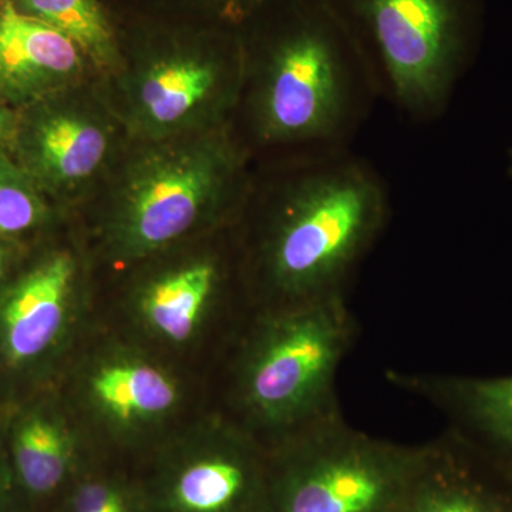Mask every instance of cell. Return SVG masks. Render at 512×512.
<instances>
[{"label": "cell", "mask_w": 512, "mask_h": 512, "mask_svg": "<svg viewBox=\"0 0 512 512\" xmlns=\"http://www.w3.org/2000/svg\"><path fill=\"white\" fill-rule=\"evenodd\" d=\"M389 214L382 178L350 150L255 163L235 224L252 308L345 295Z\"/></svg>", "instance_id": "cell-1"}, {"label": "cell", "mask_w": 512, "mask_h": 512, "mask_svg": "<svg viewBox=\"0 0 512 512\" xmlns=\"http://www.w3.org/2000/svg\"><path fill=\"white\" fill-rule=\"evenodd\" d=\"M274 2L275 18L241 33L235 134L254 164L349 150L377 97L365 64L325 0Z\"/></svg>", "instance_id": "cell-2"}, {"label": "cell", "mask_w": 512, "mask_h": 512, "mask_svg": "<svg viewBox=\"0 0 512 512\" xmlns=\"http://www.w3.org/2000/svg\"><path fill=\"white\" fill-rule=\"evenodd\" d=\"M254 161L232 124L130 140L103 184L70 220L96 274H123L165 249L237 224Z\"/></svg>", "instance_id": "cell-3"}, {"label": "cell", "mask_w": 512, "mask_h": 512, "mask_svg": "<svg viewBox=\"0 0 512 512\" xmlns=\"http://www.w3.org/2000/svg\"><path fill=\"white\" fill-rule=\"evenodd\" d=\"M357 333L345 295L254 309L217 365L212 406L268 451L338 419L336 379Z\"/></svg>", "instance_id": "cell-4"}, {"label": "cell", "mask_w": 512, "mask_h": 512, "mask_svg": "<svg viewBox=\"0 0 512 512\" xmlns=\"http://www.w3.org/2000/svg\"><path fill=\"white\" fill-rule=\"evenodd\" d=\"M119 278L121 332L178 365L205 348L218 365L254 311L235 225L165 249Z\"/></svg>", "instance_id": "cell-5"}, {"label": "cell", "mask_w": 512, "mask_h": 512, "mask_svg": "<svg viewBox=\"0 0 512 512\" xmlns=\"http://www.w3.org/2000/svg\"><path fill=\"white\" fill-rule=\"evenodd\" d=\"M377 97L410 120L446 113L476 45L477 0H325Z\"/></svg>", "instance_id": "cell-6"}, {"label": "cell", "mask_w": 512, "mask_h": 512, "mask_svg": "<svg viewBox=\"0 0 512 512\" xmlns=\"http://www.w3.org/2000/svg\"><path fill=\"white\" fill-rule=\"evenodd\" d=\"M97 84L130 140L200 133L234 120L244 77L241 32L121 49Z\"/></svg>", "instance_id": "cell-7"}, {"label": "cell", "mask_w": 512, "mask_h": 512, "mask_svg": "<svg viewBox=\"0 0 512 512\" xmlns=\"http://www.w3.org/2000/svg\"><path fill=\"white\" fill-rule=\"evenodd\" d=\"M66 365L63 397L92 443L157 448L204 412L181 365L117 329L90 326Z\"/></svg>", "instance_id": "cell-8"}, {"label": "cell", "mask_w": 512, "mask_h": 512, "mask_svg": "<svg viewBox=\"0 0 512 512\" xmlns=\"http://www.w3.org/2000/svg\"><path fill=\"white\" fill-rule=\"evenodd\" d=\"M268 453L266 512H400L424 444L377 439L340 416Z\"/></svg>", "instance_id": "cell-9"}, {"label": "cell", "mask_w": 512, "mask_h": 512, "mask_svg": "<svg viewBox=\"0 0 512 512\" xmlns=\"http://www.w3.org/2000/svg\"><path fill=\"white\" fill-rule=\"evenodd\" d=\"M19 111L9 154L67 215L92 198L130 137L97 84L70 87Z\"/></svg>", "instance_id": "cell-10"}, {"label": "cell", "mask_w": 512, "mask_h": 512, "mask_svg": "<svg viewBox=\"0 0 512 512\" xmlns=\"http://www.w3.org/2000/svg\"><path fill=\"white\" fill-rule=\"evenodd\" d=\"M96 269L79 231L0 288V359L28 372L69 359L90 328Z\"/></svg>", "instance_id": "cell-11"}, {"label": "cell", "mask_w": 512, "mask_h": 512, "mask_svg": "<svg viewBox=\"0 0 512 512\" xmlns=\"http://www.w3.org/2000/svg\"><path fill=\"white\" fill-rule=\"evenodd\" d=\"M157 448L165 512H266L268 450L212 404Z\"/></svg>", "instance_id": "cell-12"}, {"label": "cell", "mask_w": 512, "mask_h": 512, "mask_svg": "<svg viewBox=\"0 0 512 512\" xmlns=\"http://www.w3.org/2000/svg\"><path fill=\"white\" fill-rule=\"evenodd\" d=\"M73 40L0 0V101L16 110L97 79Z\"/></svg>", "instance_id": "cell-13"}, {"label": "cell", "mask_w": 512, "mask_h": 512, "mask_svg": "<svg viewBox=\"0 0 512 512\" xmlns=\"http://www.w3.org/2000/svg\"><path fill=\"white\" fill-rule=\"evenodd\" d=\"M387 382L423 399L447 429L512 473V375L480 377L389 369Z\"/></svg>", "instance_id": "cell-14"}, {"label": "cell", "mask_w": 512, "mask_h": 512, "mask_svg": "<svg viewBox=\"0 0 512 512\" xmlns=\"http://www.w3.org/2000/svg\"><path fill=\"white\" fill-rule=\"evenodd\" d=\"M400 512H512V473L446 429L424 443Z\"/></svg>", "instance_id": "cell-15"}, {"label": "cell", "mask_w": 512, "mask_h": 512, "mask_svg": "<svg viewBox=\"0 0 512 512\" xmlns=\"http://www.w3.org/2000/svg\"><path fill=\"white\" fill-rule=\"evenodd\" d=\"M92 444L63 394L26 404L9 427L13 467L20 484L33 495L59 490Z\"/></svg>", "instance_id": "cell-16"}, {"label": "cell", "mask_w": 512, "mask_h": 512, "mask_svg": "<svg viewBox=\"0 0 512 512\" xmlns=\"http://www.w3.org/2000/svg\"><path fill=\"white\" fill-rule=\"evenodd\" d=\"M30 16L73 40L97 76L113 73L121 60L120 40L97 0H10ZM97 77V79H99Z\"/></svg>", "instance_id": "cell-17"}, {"label": "cell", "mask_w": 512, "mask_h": 512, "mask_svg": "<svg viewBox=\"0 0 512 512\" xmlns=\"http://www.w3.org/2000/svg\"><path fill=\"white\" fill-rule=\"evenodd\" d=\"M64 218L9 151H0V239L12 241Z\"/></svg>", "instance_id": "cell-18"}, {"label": "cell", "mask_w": 512, "mask_h": 512, "mask_svg": "<svg viewBox=\"0 0 512 512\" xmlns=\"http://www.w3.org/2000/svg\"><path fill=\"white\" fill-rule=\"evenodd\" d=\"M18 120L19 111L0 101V151H10Z\"/></svg>", "instance_id": "cell-19"}, {"label": "cell", "mask_w": 512, "mask_h": 512, "mask_svg": "<svg viewBox=\"0 0 512 512\" xmlns=\"http://www.w3.org/2000/svg\"><path fill=\"white\" fill-rule=\"evenodd\" d=\"M10 261H12V248H10L9 241L0 239V288L8 278Z\"/></svg>", "instance_id": "cell-20"}, {"label": "cell", "mask_w": 512, "mask_h": 512, "mask_svg": "<svg viewBox=\"0 0 512 512\" xmlns=\"http://www.w3.org/2000/svg\"><path fill=\"white\" fill-rule=\"evenodd\" d=\"M73 512H136V510H134V505H131V507L103 508V510H87Z\"/></svg>", "instance_id": "cell-21"}, {"label": "cell", "mask_w": 512, "mask_h": 512, "mask_svg": "<svg viewBox=\"0 0 512 512\" xmlns=\"http://www.w3.org/2000/svg\"><path fill=\"white\" fill-rule=\"evenodd\" d=\"M508 175L512 177V147L510 151H508V167H507Z\"/></svg>", "instance_id": "cell-22"}]
</instances>
